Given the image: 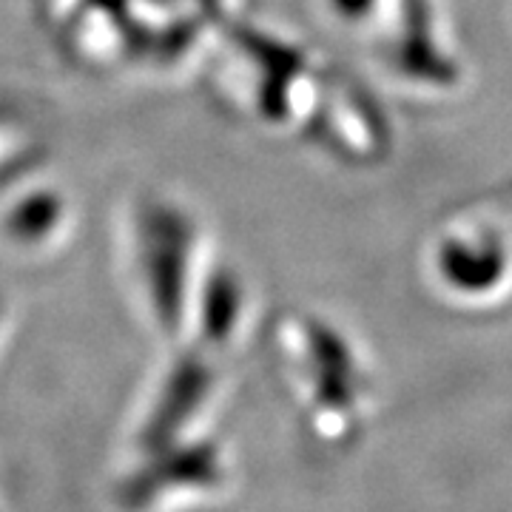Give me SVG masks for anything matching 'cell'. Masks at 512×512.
<instances>
[{
	"label": "cell",
	"mask_w": 512,
	"mask_h": 512,
	"mask_svg": "<svg viewBox=\"0 0 512 512\" xmlns=\"http://www.w3.org/2000/svg\"><path fill=\"white\" fill-rule=\"evenodd\" d=\"M239 313H242V291H239L237 276L217 262H211L202 276L194 319H191L197 322V342L202 348L225 345L237 328Z\"/></svg>",
	"instance_id": "277c9868"
},
{
	"label": "cell",
	"mask_w": 512,
	"mask_h": 512,
	"mask_svg": "<svg viewBox=\"0 0 512 512\" xmlns=\"http://www.w3.org/2000/svg\"><path fill=\"white\" fill-rule=\"evenodd\" d=\"M128 251L154 322L165 336H180L194 319L202 276L211 265L194 214L160 194L140 197L128 217Z\"/></svg>",
	"instance_id": "6da1fadb"
},
{
	"label": "cell",
	"mask_w": 512,
	"mask_h": 512,
	"mask_svg": "<svg viewBox=\"0 0 512 512\" xmlns=\"http://www.w3.org/2000/svg\"><path fill=\"white\" fill-rule=\"evenodd\" d=\"M211 387H214V362L205 356V348L197 345L185 356H180L174 370H171L163 396H160L157 410H154V419L148 424L146 439L151 444H165L185 421L200 410V404L208 399Z\"/></svg>",
	"instance_id": "3957f363"
},
{
	"label": "cell",
	"mask_w": 512,
	"mask_h": 512,
	"mask_svg": "<svg viewBox=\"0 0 512 512\" xmlns=\"http://www.w3.org/2000/svg\"><path fill=\"white\" fill-rule=\"evenodd\" d=\"M74 225L69 194L49 180H23L0 200V242L15 254L57 251Z\"/></svg>",
	"instance_id": "7a4b0ae2"
},
{
	"label": "cell",
	"mask_w": 512,
	"mask_h": 512,
	"mask_svg": "<svg viewBox=\"0 0 512 512\" xmlns=\"http://www.w3.org/2000/svg\"><path fill=\"white\" fill-rule=\"evenodd\" d=\"M217 478V458L208 447H194L177 453L171 461L157 467V473H148L134 481V498H148L151 493L163 487H177V484H200V481H214Z\"/></svg>",
	"instance_id": "5b68a950"
}]
</instances>
